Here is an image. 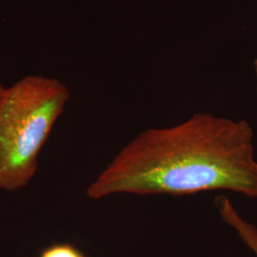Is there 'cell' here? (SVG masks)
Wrapping results in <instances>:
<instances>
[{
  "label": "cell",
  "instance_id": "1",
  "mask_svg": "<svg viewBox=\"0 0 257 257\" xmlns=\"http://www.w3.org/2000/svg\"><path fill=\"white\" fill-rule=\"evenodd\" d=\"M230 191L257 198L253 130L248 122L196 113L141 132L90 184L87 196L190 195Z\"/></svg>",
  "mask_w": 257,
  "mask_h": 257
},
{
  "label": "cell",
  "instance_id": "2",
  "mask_svg": "<svg viewBox=\"0 0 257 257\" xmlns=\"http://www.w3.org/2000/svg\"><path fill=\"white\" fill-rule=\"evenodd\" d=\"M70 98L55 77L28 75L5 89L0 102V189L27 185L37 170L39 153Z\"/></svg>",
  "mask_w": 257,
  "mask_h": 257
},
{
  "label": "cell",
  "instance_id": "3",
  "mask_svg": "<svg viewBox=\"0 0 257 257\" xmlns=\"http://www.w3.org/2000/svg\"><path fill=\"white\" fill-rule=\"evenodd\" d=\"M215 206L219 211L221 218L232 227L244 243L250 248L257 256V228L243 219V217L235 210L230 199L224 195L219 194L215 197Z\"/></svg>",
  "mask_w": 257,
  "mask_h": 257
},
{
  "label": "cell",
  "instance_id": "4",
  "mask_svg": "<svg viewBox=\"0 0 257 257\" xmlns=\"http://www.w3.org/2000/svg\"><path fill=\"white\" fill-rule=\"evenodd\" d=\"M39 257H86L71 244H55L44 249Z\"/></svg>",
  "mask_w": 257,
  "mask_h": 257
},
{
  "label": "cell",
  "instance_id": "5",
  "mask_svg": "<svg viewBox=\"0 0 257 257\" xmlns=\"http://www.w3.org/2000/svg\"><path fill=\"white\" fill-rule=\"evenodd\" d=\"M5 91V88H3V86L0 84V102L2 99V95H3V92Z\"/></svg>",
  "mask_w": 257,
  "mask_h": 257
},
{
  "label": "cell",
  "instance_id": "6",
  "mask_svg": "<svg viewBox=\"0 0 257 257\" xmlns=\"http://www.w3.org/2000/svg\"><path fill=\"white\" fill-rule=\"evenodd\" d=\"M254 66H255V72H256V76H257V59L255 60V62H254Z\"/></svg>",
  "mask_w": 257,
  "mask_h": 257
}]
</instances>
